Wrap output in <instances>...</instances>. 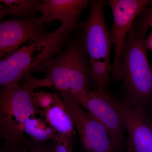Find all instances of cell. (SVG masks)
<instances>
[{"label": "cell", "instance_id": "obj_1", "mask_svg": "<svg viewBox=\"0 0 152 152\" xmlns=\"http://www.w3.org/2000/svg\"><path fill=\"white\" fill-rule=\"evenodd\" d=\"M70 34L60 26L53 31L29 41L1 60V86L20 83L27 75L45 71L48 63L69 43Z\"/></svg>", "mask_w": 152, "mask_h": 152}, {"label": "cell", "instance_id": "obj_2", "mask_svg": "<svg viewBox=\"0 0 152 152\" xmlns=\"http://www.w3.org/2000/svg\"><path fill=\"white\" fill-rule=\"evenodd\" d=\"M146 38L136 32L132 26L116 80L122 82L124 99L148 113V109L152 108V71L144 43Z\"/></svg>", "mask_w": 152, "mask_h": 152}, {"label": "cell", "instance_id": "obj_3", "mask_svg": "<svg viewBox=\"0 0 152 152\" xmlns=\"http://www.w3.org/2000/svg\"><path fill=\"white\" fill-rule=\"evenodd\" d=\"M107 1H90L89 15L84 21L80 22V38L89 58L91 81L94 90L107 92L111 73L112 42L110 29L106 24L104 7Z\"/></svg>", "mask_w": 152, "mask_h": 152}, {"label": "cell", "instance_id": "obj_4", "mask_svg": "<svg viewBox=\"0 0 152 152\" xmlns=\"http://www.w3.org/2000/svg\"><path fill=\"white\" fill-rule=\"evenodd\" d=\"M44 78L46 87L74 96L90 89L89 58L80 38L70 41L64 50L47 64Z\"/></svg>", "mask_w": 152, "mask_h": 152}, {"label": "cell", "instance_id": "obj_5", "mask_svg": "<svg viewBox=\"0 0 152 152\" xmlns=\"http://www.w3.org/2000/svg\"><path fill=\"white\" fill-rule=\"evenodd\" d=\"M2 87L0 92V135L4 145L27 143L25 124L28 119L43 111L34 103V89L27 82Z\"/></svg>", "mask_w": 152, "mask_h": 152}, {"label": "cell", "instance_id": "obj_6", "mask_svg": "<svg viewBox=\"0 0 152 152\" xmlns=\"http://www.w3.org/2000/svg\"><path fill=\"white\" fill-rule=\"evenodd\" d=\"M60 98L78 134L85 152H123L104 127L90 115L72 95L60 94Z\"/></svg>", "mask_w": 152, "mask_h": 152}, {"label": "cell", "instance_id": "obj_7", "mask_svg": "<svg viewBox=\"0 0 152 152\" xmlns=\"http://www.w3.org/2000/svg\"><path fill=\"white\" fill-rule=\"evenodd\" d=\"M73 97L84 109L104 127L114 142L123 149L125 142V129L116 100L107 92L90 89Z\"/></svg>", "mask_w": 152, "mask_h": 152}, {"label": "cell", "instance_id": "obj_8", "mask_svg": "<svg viewBox=\"0 0 152 152\" xmlns=\"http://www.w3.org/2000/svg\"><path fill=\"white\" fill-rule=\"evenodd\" d=\"M152 3V0L107 1L113 16V24L110 29L115 50L111 72L113 80H116L120 60L130 29L142 10Z\"/></svg>", "mask_w": 152, "mask_h": 152}, {"label": "cell", "instance_id": "obj_9", "mask_svg": "<svg viewBox=\"0 0 152 152\" xmlns=\"http://www.w3.org/2000/svg\"><path fill=\"white\" fill-rule=\"evenodd\" d=\"M51 22L40 16L31 18H12L0 23V58L12 54L29 41L47 32Z\"/></svg>", "mask_w": 152, "mask_h": 152}, {"label": "cell", "instance_id": "obj_10", "mask_svg": "<svg viewBox=\"0 0 152 152\" xmlns=\"http://www.w3.org/2000/svg\"><path fill=\"white\" fill-rule=\"evenodd\" d=\"M128 134V151L152 152V118L127 101L116 100Z\"/></svg>", "mask_w": 152, "mask_h": 152}, {"label": "cell", "instance_id": "obj_11", "mask_svg": "<svg viewBox=\"0 0 152 152\" xmlns=\"http://www.w3.org/2000/svg\"><path fill=\"white\" fill-rule=\"evenodd\" d=\"M90 3L88 0H42L39 9L49 21H60L61 26L71 32L78 29L81 15Z\"/></svg>", "mask_w": 152, "mask_h": 152}, {"label": "cell", "instance_id": "obj_12", "mask_svg": "<svg viewBox=\"0 0 152 152\" xmlns=\"http://www.w3.org/2000/svg\"><path fill=\"white\" fill-rule=\"evenodd\" d=\"M43 113L47 123L56 133L57 140L65 139L73 141L77 132L72 119L65 108L60 96L55 102Z\"/></svg>", "mask_w": 152, "mask_h": 152}, {"label": "cell", "instance_id": "obj_13", "mask_svg": "<svg viewBox=\"0 0 152 152\" xmlns=\"http://www.w3.org/2000/svg\"><path fill=\"white\" fill-rule=\"evenodd\" d=\"M39 0H1L0 19L7 16L28 19L38 17Z\"/></svg>", "mask_w": 152, "mask_h": 152}, {"label": "cell", "instance_id": "obj_14", "mask_svg": "<svg viewBox=\"0 0 152 152\" xmlns=\"http://www.w3.org/2000/svg\"><path fill=\"white\" fill-rule=\"evenodd\" d=\"M47 123L46 120L35 116L28 119L25 124V132L29 136L31 141L43 143L56 140V133Z\"/></svg>", "mask_w": 152, "mask_h": 152}, {"label": "cell", "instance_id": "obj_15", "mask_svg": "<svg viewBox=\"0 0 152 152\" xmlns=\"http://www.w3.org/2000/svg\"><path fill=\"white\" fill-rule=\"evenodd\" d=\"M132 27L136 32L146 37L149 29L152 28V3L144 8L137 16Z\"/></svg>", "mask_w": 152, "mask_h": 152}, {"label": "cell", "instance_id": "obj_16", "mask_svg": "<svg viewBox=\"0 0 152 152\" xmlns=\"http://www.w3.org/2000/svg\"><path fill=\"white\" fill-rule=\"evenodd\" d=\"M59 96L53 93L42 91L37 93H34L33 95L34 103L43 111L46 110L55 102Z\"/></svg>", "mask_w": 152, "mask_h": 152}, {"label": "cell", "instance_id": "obj_17", "mask_svg": "<svg viewBox=\"0 0 152 152\" xmlns=\"http://www.w3.org/2000/svg\"><path fill=\"white\" fill-rule=\"evenodd\" d=\"M45 143L31 141L28 148V152H55V141H51L48 145Z\"/></svg>", "mask_w": 152, "mask_h": 152}, {"label": "cell", "instance_id": "obj_18", "mask_svg": "<svg viewBox=\"0 0 152 152\" xmlns=\"http://www.w3.org/2000/svg\"><path fill=\"white\" fill-rule=\"evenodd\" d=\"M55 152H75L73 142L64 139H58L55 141Z\"/></svg>", "mask_w": 152, "mask_h": 152}, {"label": "cell", "instance_id": "obj_19", "mask_svg": "<svg viewBox=\"0 0 152 152\" xmlns=\"http://www.w3.org/2000/svg\"><path fill=\"white\" fill-rule=\"evenodd\" d=\"M31 141L27 143L16 145H4L1 148L0 152H28V148Z\"/></svg>", "mask_w": 152, "mask_h": 152}, {"label": "cell", "instance_id": "obj_20", "mask_svg": "<svg viewBox=\"0 0 152 152\" xmlns=\"http://www.w3.org/2000/svg\"><path fill=\"white\" fill-rule=\"evenodd\" d=\"M145 45L147 50L152 51V30L145 40Z\"/></svg>", "mask_w": 152, "mask_h": 152}, {"label": "cell", "instance_id": "obj_21", "mask_svg": "<svg viewBox=\"0 0 152 152\" xmlns=\"http://www.w3.org/2000/svg\"><path fill=\"white\" fill-rule=\"evenodd\" d=\"M151 69H152V67H151Z\"/></svg>", "mask_w": 152, "mask_h": 152}, {"label": "cell", "instance_id": "obj_22", "mask_svg": "<svg viewBox=\"0 0 152 152\" xmlns=\"http://www.w3.org/2000/svg\"><path fill=\"white\" fill-rule=\"evenodd\" d=\"M128 152H129V151H128Z\"/></svg>", "mask_w": 152, "mask_h": 152}]
</instances>
